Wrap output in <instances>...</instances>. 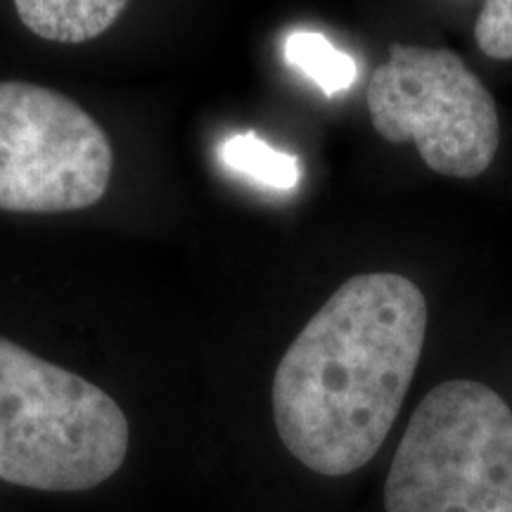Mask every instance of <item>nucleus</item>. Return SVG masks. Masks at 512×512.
Returning <instances> with one entry per match:
<instances>
[{
    "label": "nucleus",
    "mask_w": 512,
    "mask_h": 512,
    "mask_svg": "<svg viewBox=\"0 0 512 512\" xmlns=\"http://www.w3.org/2000/svg\"><path fill=\"white\" fill-rule=\"evenodd\" d=\"M128 420L86 377L0 337V479L88 491L124 465Z\"/></svg>",
    "instance_id": "obj_2"
},
{
    "label": "nucleus",
    "mask_w": 512,
    "mask_h": 512,
    "mask_svg": "<svg viewBox=\"0 0 512 512\" xmlns=\"http://www.w3.org/2000/svg\"><path fill=\"white\" fill-rule=\"evenodd\" d=\"M285 60L311 79L325 95L349 91L358 79L354 57L318 31H292L285 38Z\"/></svg>",
    "instance_id": "obj_7"
},
{
    "label": "nucleus",
    "mask_w": 512,
    "mask_h": 512,
    "mask_svg": "<svg viewBox=\"0 0 512 512\" xmlns=\"http://www.w3.org/2000/svg\"><path fill=\"white\" fill-rule=\"evenodd\" d=\"M427 299L399 273L354 275L280 358L273 420L311 472L344 477L380 451L418 370Z\"/></svg>",
    "instance_id": "obj_1"
},
{
    "label": "nucleus",
    "mask_w": 512,
    "mask_h": 512,
    "mask_svg": "<svg viewBox=\"0 0 512 512\" xmlns=\"http://www.w3.org/2000/svg\"><path fill=\"white\" fill-rule=\"evenodd\" d=\"M387 512H512V408L475 380H448L415 408L396 448Z\"/></svg>",
    "instance_id": "obj_3"
},
{
    "label": "nucleus",
    "mask_w": 512,
    "mask_h": 512,
    "mask_svg": "<svg viewBox=\"0 0 512 512\" xmlns=\"http://www.w3.org/2000/svg\"><path fill=\"white\" fill-rule=\"evenodd\" d=\"M475 41L491 60H512V0H484Z\"/></svg>",
    "instance_id": "obj_9"
},
{
    "label": "nucleus",
    "mask_w": 512,
    "mask_h": 512,
    "mask_svg": "<svg viewBox=\"0 0 512 512\" xmlns=\"http://www.w3.org/2000/svg\"><path fill=\"white\" fill-rule=\"evenodd\" d=\"M368 112L389 143H413L448 178H477L501 143L496 102L456 53L396 43L368 83Z\"/></svg>",
    "instance_id": "obj_4"
},
{
    "label": "nucleus",
    "mask_w": 512,
    "mask_h": 512,
    "mask_svg": "<svg viewBox=\"0 0 512 512\" xmlns=\"http://www.w3.org/2000/svg\"><path fill=\"white\" fill-rule=\"evenodd\" d=\"M128 0H15V10L31 34L53 43H86L112 29Z\"/></svg>",
    "instance_id": "obj_6"
},
{
    "label": "nucleus",
    "mask_w": 512,
    "mask_h": 512,
    "mask_svg": "<svg viewBox=\"0 0 512 512\" xmlns=\"http://www.w3.org/2000/svg\"><path fill=\"white\" fill-rule=\"evenodd\" d=\"M221 159L235 174L252 178L273 190L297 188L299 178H302V166L297 157L290 152L275 150L252 131L235 133L223 140Z\"/></svg>",
    "instance_id": "obj_8"
},
{
    "label": "nucleus",
    "mask_w": 512,
    "mask_h": 512,
    "mask_svg": "<svg viewBox=\"0 0 512 512\" xmlns=\"http://www.w3.org/2000/svg\"><path fill=\"white\" fill-rule=\"evenodd\" d=\"M112 145L79 102L0 81V209L67 214L93 207L112 178Z\"/></svg>",
    "instance_id": "obj_5"
}]
</instances>
